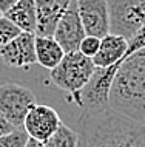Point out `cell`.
<instances>
[{
    "label": "cell",
    "instance_id": "8fae6325",
    "mask_svg": "<svg viewBox=\"0 0 145 147\" xmlns=\"http://www.w3.org/2000/svg\"><path fill=\"white\" fill-rule=\"evenodd\" d=\"M71 0H34L36 5V34L43 37H53L59 19Z\"/></svg>",
    "mask_w": 145,
    "mask_h": 147
},
{
    "label": "cell",
    "instance_id": "6da1fadb",
    "mask_svg": "<svg viewBox=\"0 0 145 147\" xmlns=\"http://www.w3.org/2000/svg\"><path fill=\"white\" fill-rule=\"evenodd\" d=\"M77 136L80 147H145V125L110 107L82 110Z\"/></svg>",
    "mask_w": 145,
    "mask_h": 147
},
{
    "label": "cell",
    "instance_id": "5b68a950",
    "mask_svg": "<svg viewBox=\"0 0 145 147\" xmlns=\"http://www.w3.org/2000/svg\"><path fill=\"white\" fill-rule=\"evenodd\" d=\"M36 104V96L28 87L17 82L0 84V115L14 129L23 124L28 110Z\"/></svg>",
    "mask_w": 145,
    "mask_h": 147
},
{
    "label": "cell",
    "instance_id": "2e32d148",
    "mask_svg": "<svg viewBox=\"0 0 145 147\" xmlns=\"http://www.w3.org/2000/svg\"><path fill=\"white\" fill-rule=\"evenodd\" d=\"M26 141H28V135L22 127H19L13 132L0 136V147H25Z\"/></svg>",
    "mask_w": 145,
    "mask_h": 147
},
{
    "label": "cell",
    "instance_id": "44dd1931",
    "mask_svg": "<svg viewBox=\"0 0 145 147\" xmlns=\"http://www.w3.org/2000/svg\"><path fill=\"white\" fill-rule=\"evenodd\" d=\"M25 147H43V144H42V142H39V141H36V140H33V138H28Z\"/></svg>",
    "mask_w": 145,
    "mask_h": 147
},
{
    "label": "cell",
    "instance_id": "9c48e42d",
    "mask_svg": "<svg viewBox=\"0 0 145 147\" xmlns=\"http://www.w3.org/2000/svg\"><path fill=\"white\" fill-rule=\"evenodd\" d=\"M76 5L85 36L102 39L108 34L107 0H76Z\"/></svg>",
    "mask_w": 145,
    "mask_h": 147
},
{
    "label": "cell",
    "instance_id": "52a82bcc",
    "mask_svg": "<svg viewBox=\"0 0 145 147\" xmlns=\"http://www.w3.org/2000/svg\"><path fill=\"white\" fill-rule=\"evenodd\" d=\"M60 124L62 119L53 107L43 104H34L23 119L22 129L25 130L28 138L43 142L56 132Z\"/></svg>",
    "mask_w": 145,
    "mask_h": 147
},
{
    "label": "cell",
    "instance_id": "9a60e30c",
    "mask_svg": "<svg viewBox=\"0 0 145 147\" xmlns=\"http://www.w3.org/2000/svg\"><path fill=\"white\" fill-rule=\"evenodd\" d=\"M42 144L43 147H79V136H77V132L71 130L62 122L56 132Z\"/></svg>",
    "mask_w": 145,
    "mask_h": 147
},
{
    "label": "cell",
    "instance_id": "7c38bea8",
    "mask_svg": "<svg viewBox=\"0 0 145 147\" xmlns=\"http://www.w3.org/2000/svg\"><path fill=\"white\" fill-rule=\"evenodd\" d=\"M128 42L114 34H107L100 39L99 50L91 59L94 67H110L120 62L127 56Z\"/></svg>",
    "mask_w": 145,
    "mask_h": 147
},
{
    "label": "cell",
    "instance_id": "3957f363",
    "mask_svg": "<svg viewBox=\"0 0 145 147\" xmlns=\"http://www.w3.org/2000/svg\"><path fill=\"white\" fill-rule=\"evenodd\" d=\"M94 63L90 57H85L79 51L65 53L62 61L49 70L51 81L54 85L68 94V101L73 102L84 85L88 82L94 71Z\"/></svg>",
    "mask_w": 145,
    "mask_h": 147
},
{
    "label": "cell",
    "instance_id": "ba28073f",
    "mask_svg": "<svg viewBox=\"0 0 145 147\" xmlns=\"http://www.w3.org/2000/svg\"><path fill=\"white\" fill-rule=\"evenodd\" d=\"M84 37L85 31L80 23L79 14H77L76 0H71V3L68 5L54 28L53 39L59 43L63 53H74L79 50V45Z\"/></svg>",
    "mask_w": 145,
    "mask_h": 147
},
{
    "label": "cell",
    "instance_id": "30bf717a",
    "mask_svg": "<svg viewBox=\"0 0 145 147\" xmlns=\"http://www.w3.org/2000/svg\"><path fill=\"white\" fill-rule=\"evenodd\" d=\"M0 59L8 67L29 70L34 63H37L34 51V34L20 33L9 43L0 47Z\"/></svg>",
    "mask_w": 145,
    "mask_h": 147
},
{
    "label": "cell",
    "instance_id": "277c9868",
    "mask_svg": "<svg viewBox=\"0 0 145 147\" xmlns=\"http://www.w3.org/2000/svg\"><path fill=\"white\" fill-rule=\"evenodd\" d=\"M108 33L130 40L144 30L145 0H107Z\"/></svg>",
    "mask_w": 145,
    "mask_h": 147
},
{
    "label": "cell",
    "instance_id": "7402d4cb",
    "mask_svg": "<svg viewBox=\"0 0 145 147\" xmlns=\"http://www.w3.org/2000/svg\"><path fill=\"white\" fill-rule=\"evenodd\" d=\"M0 16H2V13H0Z\"/></svg>",
    "mask_w": 145,
    "mask_h": 147
},
{
    "label": "cell",
    "instance_id": "e0dca14e",
    "mask_svg": "<svg viewBox=\"0 0 145 147\" xmlns=\"http://www.w3.org/2000/svg\"><path fill=\"white\" fill-rule=\"evenodd\" d=\"M20 33L22 31L19 30L13 22H9L5 16H0V47L9 43Z\"/></svg>",
    "mask_w": 145,
    "mask_h": 147
},
{
    "label": "cell",
    "instance_id": "5bb4252c",
    "mask_svg": "<svg viewBox=\"0 0 145 147\" xmlns=\"http://www.w3.org/2000/svg\"><path fill=\"white\" fill-rule=\"evenodd\" d=\"M34 51H36V62L46 70H53L65 54L53 37H43V36H34Z\"/></svg>",
    "mask_w": 145,
    "mask_h": 147
},
{
    "label": "cell",
    "instance_id": "ffe728a7",
    "mask_svg": "<svg viewBox=\"0 0 145 147\" xmlns=\"http://www.w3.org/2000/svg\"><path fill=\"white\" fill-rule=\"evenodd\" d=\"M17 2H19V0H0V13L3 14L5 11H8L11 6L15 5Z\"/></svg>",
    "mask_w": 145,
    "mask_h": 147
},
{
    "label": "cell",
    "instance_id": "ac0fdd59",
    "mask_svg": "<svg viewBox=\"0 0 145 147\" xmlns=\"http://www.w3.org/2000/svg\"><path fill=\"white\" fill-rule=\"evenodd\" d=\"M99 43H100V39L97 37H91V36H85L84 39H82L80 45H79V53L84 54L85 57H90L93 59L94 57V54L97 53V50H99Z\"/></svg>",
    "mask_w": 145,
    "mask_h": 147
},
{
    "label": "cell",
    "instance_id": "d6986e66",
    "mask_svg": "<svg viewBox=\"0 0 145 147\" xmlns=\"http://www.w3.org/2000/svg\"><path fill=\"white\" fill-rule=\"evenodd\" d=\"M13 130H14V127L11 125L9 122L2 116V115H0V136H2V135L9 133V132H13Z\"/></svg>",
    "mask_w": 145,
    "mask_h": 147
},
{
    "label": "cell",
    "instance_id": "7a4b0ae2",
    "mask_svg": "<svg viewBox=\"0 0 145 147\" xmlns=\"http://www.w3.org/2000/svg\"><path fill=\"white\" fill-rule=\"evenodd\" d=\"M108 107L145 124V48L127 54L119 63L108 91Z\"/></svg>",
    "mask_w": 145,
    "mask_h": 147
},
{
    "label": "cell",
    "instance_id": "8992f818",
    "mask_svg": "<svg viewBox=\"0 0 145 147\" xmlns=\"http://www.w3.org/2000/svg\"><path fill=\"white\" fill-rule=\"evenodd\" d=\"M120 62L110 67H96L88 82L73 101V104L82 110H96L108 107V91Z\"/></svg>",
    "mask_w": 145,
    "mask_h": 147
},
{
    "label": "cell",
    "instance_id": "4fadbf2b",
    "mask_svg": "<svg viewBox=\"0 0 145 147\" xmlns=\"http://www.w3.org/2000/svg\"><path fill=\"white\" fill-rule=\"evenodd\" d=\"M2 16L13 22L22 33L36 34V5L34 0H19Z\"/></svg>",
    "mask_w": 145,
    "mask_h": 147
}]
</instances>
